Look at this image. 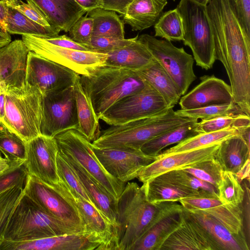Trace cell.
I'll return each instance as SVG.
<instances>
[{
	"label": "cell",
	"mask_w": 250,
	"mask_h": 250,
	"mask_svg": "<svg viewBox=\"0 0 250 250\" xmlns=\"http://www.w3.org/2000/svg\"><path fill=\"white\" fill-rule=\"evenodd\" d=\"M171 202L149 203L143 186L134 182L125 185L118 200L115 228L116 250H130Z\"/></svg>",
	"instance_id": "1"
},
{
	"label": "cell",
	"mask_w": 250,
	"mask_h": 250,
	"mask_svg": "<svg viewBox=\"0 0 250 250\" xmlns=\"http://www.w3.org/2000/svg\"><path fill=\"white\" fill-rule=\"evenodd\" d=\"M80 81L99 120L117 102L148 85L136 71L106 65L80 75Z\"/></svg>",
	"instance_id": "2"
},
{
	"label": "cell",
	"mask_w": 250,
	"mask_h": 250,
	"mask_svg": "<svg viewBox=\"0 0 250 250\" xmlns=\"http://www.w3.org/2000/svg\"><path fill=\"white\" fill-rule=\"evenodd\" d=\"M178 115L170 107L160 114L110 127L92 142L94 147L140 149L147 142L190 120Z\"/></svg>",
	"instance_id": "3"
},
{
	"label": "cell",
	"mask_w": 250,
	"mask_h": 250,
	"mask_svg": "<svg viewBox=\"0 0 250 250\" xmlns=\"http://www.w3.org/2000/svg\"><path fill=\"white\" fill-rule=\"evenodd\" d=\"M78 233L82 234L48 214L23 191L1 239L23 241Z\"/></svg>",
	"instance_id": "4"
},
{
	"label": "cell",
	"mask_w": 250,
	"mask_h": 250,
	"mask_svg": "<svg viewBox=\"0 0 250 250\" xmlns=\"http://www.w3.org/2000/svg\"><path fill=\"white\" fill-rule=\"evenodd\" d=\"M5 115L0 124L24 142L41 134L42 95L35 87L25 84L6 89Z\"/></svg>",
	"instance_id": "5"
},
{
	"label": "cell",
	"mask_w": 250,
	"mask_h": 250,
	"mask_svg": "<svg viewBox=\"0 0 250 250\" xmlns=\"http://www.w3.org/2000/svg\"><path fill=\"white\" fill-rule=\"evenodd\" d=\"M182 20L184 44L192 51L196 65L206 70L216 61L212 30L206 6L180 0L176 7Z\"/></svg>",
	"instance_id": "6"
},
{
	"label": "cell",
	"mask_w": 250,
	"mask_h": 250,
	"mask_svg": "<svg viewBox=\"0 0 250 250\" xmlns=\"http://www.w3.org/2000/svg\"><path fill=\"white\" fill-rule=\"evenodd\" d=\"M54 138L59 151L72 158L118 200L125 186V183L116 179L104 169L94 153L91 142L75 129L62 132Z\"/></svg>",
	"instance_id": "7"
},
{
	"label": "cell",
	"mask_w": 250,
	"mask_h": 250,
	"mask_svg": "<svg viewBox=\"0 0 250 250\" xmlns=\"http://www.w3.org/2000/svg\"><path fill=\"white\" fill-rule=\"evenodd\" d=\"M138 40L169 75L181 96L185 95L197 78L193 70L192 56L184 48L176 47L170 41L158 39L147 34L138 36Z\"/></svg>",
	"instance_id": "8"
},
{
	"label": "cell",
	"mask_w": 250,
	"mask_h": 250,
	"mask_svg": "<svg viewBox=\"0 0 250 250\" xmlns=\"http://www.w3.org/2000/svg\"><path fill=\"white\" fill-rule=\"evenodd\" d=\"M21 40L30 51L64 66L80 76L88 75L104 65L107 57L106 53L60 47L43 38L33 36L22 35Z\"/></svg>",
	"instance_id": "9"
},
{
	"label": "cell",
	"mask_w": 250,
	"mask_h": 250,
	"mask_svg": "<svg viewBox=\"0 0 250 250\" xmlns=\"http://www.w3.org/2000/svg\"><path fill=\"white\" fill-rule=\"evenodd\" d=\"M169 108L160 94L148 85L117 102L100 119L110 125H116L152 116Z\"/></svg>",
	"instance_id": "10"
},
{
	"label": "cell",
	"mask_w": 250,
	"mask_h": 250,
	"mask_svg": "<svg viewBox=\"0 0 250 250\" xmlns=\"http://www.w3.org/2000/svg\"><path fill=\"white\" fill-rule=\"evenodd\" d=\"M74 85L42 96L41 134L54 137L70 129L78 130Z\"/></svg>",
	"instance_id": "11"
},
{
	"label": "cell",
	"mask_w": 250,
	"mask_h": 250,
	"mask_svg": "<svg viewBox=\"0 0 250 250\" xmlns=\"http://www.w3.org/2000/svg\"><path fill=\"white\" fill-rule=\"evenodd\" d=\"M50 186L77 209L84 224L83 235L90 241L99 244V250H116L115 226L101 211L61 180L58 184Z\"/></svg>",
	"instance_id": "12"
},
{
	"label": "cell",
	"mask_w": 250,
	"mask_h": 250,
	"mask_svg": "<svg viewBox=\"0 0 250 250\" xmlns=\"http://www.w3.org/2000/svg\"><path fill=\"white\" fill-rule=\"evenodd\" d=\"M23 191L48 214L83 233L84 224L77 209L52 186L28 174Z\"/></svg>",
	"instance_id": "13"
},
{
	"label": "cell",
	"mask_w": 250,
	"mask_h": 250,
	"mask_svg": "<svg viewBox=\"0 0 250 250\" xmlns=\"http://www.w3.org/2000/svg\"><path fill=\"white\" fill-rule=\"evenodd\" d=\"M79 75L72 70L29 51L25 83L36 87L43 95L73 86Z\"/></svg>",
	"instance_id": "14"
},
{
	"label": "cell",
	"mask_w": 250,
	"mask_h": 250,
	"mask_svg": "<svg viewBox=\"0 0 250 250\" xmlns=\"http://www.w3.org/2000/svg\"><path fill=\"white\" fill-rule=\"evenodd\" d=\"M92 147L104 169L113 177L125 183L137 178L142 169L158 158L157 156H147L140 149Z\"/></svg>",
	"instance_id": "15"
},
{
	"label": "cell",
	"mask_w": 250,
	"mask_h": 250,
	"mask_svg": "<svg viewBox=\"0 0 250 250\" xmlns=\"http://www.w3.org/2000/svg\"><path fill=\"white\" fill-rule=\"evenodd\" d=\"M58 150L54 137L40 134L27 142L24 165L28 174L49 185L58 184Z\"/></svg>",
	"instance_id": "16"
},
{
	"label": "cell",
	"mask_w": 250,
	"mask_h": 250,
	"mask_svg": "<svg viewBox=\"0 0 250 250\" xmlns=\"http://www.w3.org/2000/svg\"><path fill=\"white\" fill-rule=\"evenodd\" d=\"M200 83L180 98L181 109L189 110L214 105H228L234 103L230 85L213 75L200 78Z\"/></svg>",
	"instance_id": "17"
},
{
	"label": "cell",
	"mask_w": 250,
	"mask_h": 250,
	"mask_svg": "<svg viewBox=\"0 0 250 250\" xmlns=\"http://www.w3.org/2000/svg\"><path fill=\"white\" fill-rule=\"evenodd\" d=\"M183 214L182 206L172 202L130 250H159L167 238L181 225Z\"/></svg>",
	"instance_id": "18"
},
{
	"label": "cell",
	"mask_w": 250,
	"mask_h": 250,
	"mask_svg": "<svg viewBox=\"0 0 250 250\" xmlns=\"http://www.w3.org/2000/svg\"><path fill=\"white\" fill-rule=\"evenodd\" d=\"M220 142L187 151L163 156L158 155L157 160L142 169L137 178L144 183L169 170L214 158Z\"/></svg>",
	"instance_id": "19"
},
{
	"label": "cell",
	"mask_w": 250,
	"mask_h": 250,
	"mask_svg": "<svg viewBox=\"0 0 250 250\" xmlns=\"http://www.w3.org/2000/svg\"><path fill=\"white\" fill-rule=\"evenodd\" d=\"M179 202L188 211H200L211 216L232 233L245 234L242 209L240 206L224 204L216 198L189 197L182 198Z\"/></svg>",
	"instance_id": "20"
},
{
	"label": "cell",
	"mask_w": 250,
	"mask_h": 250,
	"mask_svg": "<svg viewBox=\"0 0 250 250\" xmlns=\"http://www.w3.org/2000/svg\"><path fill=\"white\" fill-rule=\"evenodd\" d=\"M29 50L22 40H15L0 48V83L6 87L20 88L25 84Z\"/></svg>",
	"instance_id": "21"
},
{
	"label": "cell",
	"mask_w": 250,
	"mask_h": 250,
	"mask_svg": "<svg viewBox=\"0 0 250 250\" xmlns=\"http://www.w3.org/2000/svg\"><path fill=\"white\" fill-rule=\"evenodd\" d=\"M183 209L181 225L167 238L159 250H217L204 229Z\"/></svg>",
	"instance_id": "22"
},
{
	"label": "cell",
	"mask_w": 250,
	"mask_h": 250,
	"mask_svg": "<svg viewBox=\"0 0 250 250\" xmlns=\"http://www.w3.org/2000/svg\"><path fill=\"white\" fill-rule=\"evenodd\" d=\"M100 247L80 233L23 241L2 240L0 243V250H99Z\"/></svg>",
	"instance_id": "23"
},
{
	"label": "cell",
	"mask_w": 250,
	"mask_h": 250,
	"mask_svg": "<svg viewBox=\"0 0 250 250\" xmlns=\"http://www.w3.org/2000/svg\"><path fill=\"white\" fill-rule=\"evenodd\" d=\"M58 151L74 169L96 208L114 225L115 228L118 216V200L72 158Z\"/></svg>",
	"instance_id": "24"
},
{
	"label": "cell",
	"mask_w": 250,
	"mask_h": 250,
	"mask_svg": "<svg viewBox=\"0 0 250 250\" xmlns=\"http://www.w3.org/2000/svg\"><path fill=\"white\" fill-rule=\"evenodd\" d=\"M34 4L52 27L68 32L86 11L75 0H28Z\"/></svg>",
	"instance_id": "25"
},
{
	"label": "cell",
	"mask_w": 250,
	"mask_h": 250,
	"mask_svg": "<svg viewBox=\"0 0 250 250\" xmlns=\"http://www.w3.org/2000/svg\"><path fill=\"white\" fill-rule=\"evenodd\" d=\"M187 211L204 229L217 250H250L245 234L232 233L219 221L203 212Z\"/></svg>",
	"instance_id": "26"
},
{
	"label": "cell",
	"mask_w": 250,
	"mask_h": 250,
	"mask_svg": "<svg viewBox=\"0 0 250 250\" xmlns=\"http://www.w3.org/2000/svg\"><path fill=\"white\" fill-rule=\"evenodd\" d=\"M167 0H134L123 15L124 23L132 31H142L154 25L167 4Z\"/></svg>",
	"instance_id": "27"
},
{
	"label": "cell",
	"mask_w": 250,
	"mask_h": 250,
	"mask_svg": "<svg viewBox=\"0 0 250 250\" xmlns=\"http://www.w3.org/2000/svg\"><path fill=\"white\" fill-rule=\"evenodd\" d=\"M250 145L238 134L222 140L215 156L223 170L236 174L250 162Z\"/></svg>",
	"instance_id": "28"
},
{
	"label": "cell",
	"mask_w": 250,
	"mask_h": 250,
	"mask_svg": "<svg viewBox=\"0 0 250 250\" xmlns=\"http://www.w3.org/2000/svg\"><path fill=\"white\" fill-rule=\"evenodd\" d=\"M105 64L133 71L146 67L154 59L138 39L124 47L107 52Z\"/></svg>",
	"instance_id": "29"
},
{
	"label": "cell",
	"mask_w": 250,
	"mask_h": 250,
	"mask_svg": "<svg viewBox=\"0 0 250 250\" xmlns=\"http://www.w3.org/2000/svg\"><path fill=\"white\" fill-rule=\"evenodd\" d=\"M165 100L169 107L177 104L181 95L176 85L164 68L154 61L143 69L136 71Z\"/></svg>",
	"instance_id": "30"
},
{
	"label": "cell",
	"mask_w": 250,
	"mask_h": 250,
	"mask_svg": "<svg viewBox=\"0 0 250 250\" xmlns=\"http://www.w3.org/2000/svg\"><path fill=\"white\" fill-rule=\"evenodd\" d=\"M77 117L78 131L90 142H93L99 136V119L94 111L91 102L83 90L80 75L74 84Z\"/></svg>",
	"instance_id": "31"
},
{
	"label": "cell",
	"mask_w": 250,
	"mask_h": 250,
	"mask_svg": "<svg viewBox=\"0 0 250 250\" xmlns=\"http://www.w3.org/2000/svg\"><path fill=\"white\" fill-rule=\"evenodd\" d=\"M197 120L190 119L146 143L140 150L146 155L156 157L167 146L178 144L200 133L196 130Z\"/></svg>",
	"instance_id": "32"
},
{
	"label": "cell",
	"mask_w": 250,
	"mask_h": 250,
	"mask_svg": "<svg viewBox=\"0 0 250 250\" xmlns=\"http://www.w3.org/2000/svg\"><path fill=\"white\" fill-rule=\"evenodd\" d=\"M4 24L5 30L10 34L44 39L58 36L61 31L56 28L45 27L38 23L9 5Z\"/></svg>",
	"instance_id": "33"
},
{
	"label": "cell",
	"mask_w": 250,
	"mask_h": 250,
	"mask_svg": "<svg viewBox=\"0 0 250 250\" xmlns=\"http://www.w3.org/2000/svg\"><path fill=\"white\" fill-rule=\"evenodd\" d=\"M152 179L189 190L196 193L199 197L219 198L215 187L180 168L164 172Z\"/></svg>",
	"instance_id": "34"
},
{
	"label": "cell",
	"mask_w": 250,
	"mask_h": 250,
	"mask_svg": "<svg viewBox=\"0 0 250 250\" xmlns=\"http://www.w3.org/2000/svg\"><path fill=\"white\" fill-rule=\"evenodd\" d=\"M87 13L93 21L92 36L125 38L124 22L116 12L97 7Z\"/></svg>",
	"instance_id": "35"
},
{
	"label": "cell",
	"mask_w": 250,
	"mask_h": 250,
	"mask_svg": "<svg viewBox=\"0 0 250 250\" xmlns=\"http://www.w3.org/2000/svg\"><path fill=\"white\" fill-rule=\"evenodd\" d=\"M142 186L146 200L151 203L179 202L182 198L199 197L191 191L154 179L144 183Z\"/></svg>",
	"instance_id": "36"
},
{
	"label": "cell",
	"mask_w": 250,
	"mask_h": 250,
	"mask_svg": "<svg viewBox=\"0 0 250 250\" xmlns=\"http://www.w3.org/2000/svg\"><path fill=\"white\" fill-rule=\"evenodd\" d=\"M237 134V130L234 127L209 133H202L185 140L176 145L161 152L158 155L166 156L178 152L187 151L206 146Z\"/></svg>",
	"instance_id": "37"
},
{
	"label": "cell",
	"mask_w": 250,
	"mask_h": 250,
	"mask_svg": "<svg viewBox=\"0 0 250 250\" xmlns=\"http://www.w3.org/2000/svg\"><path fill=\"white\" fill-rule=\"evenodd\" d=\"M26 143L19 136L0 124V152L9 166L23 164L26 157Z\"/></svg>",
	"instance_id": "38"
},
{
	"label": "cell",
	"mask_w": 250,
	"mask_h": 250,
	"mask_svg": "<svg viewBox=\"0 0 250 250\" xmlns=\"http://www.w3.org/2000/svg\"><path fill=\"white\" fill-rule=\"evenodd\" d=\"M154 37L172 42L183 41V27L181 17L176 8L163 13L154 25Z\"/></svg>",
	"instance_id": "39"
},
{
	"label": "cell",
	"mask_w": 250,
	"mask_h": 250,
	"mask_svg": "<svg viewBox=\"0 0 250 250\" xmlns=\"http://www.w3.org/2000/svg\"><path fill=\"white\" fill-rule=\"evenodd\" d=\"M217 190L219 199L223 204L232 207L242 205L245 191L234 174L223 170Z\"/></svg>",
	"instance_id": "40"
},
{
	"label": "cell",
	"mask_w": 250,
	"mask_h": 250,
	"mask_svg": "<svg viewBox=\"0 0 250 250\" xmlns=\"http://www.w3.org/2000/svg\"><path fill=\"white\" fill-rule=\"evenodd\" d=\"M179 116L197 120H209L220 116H236L244 113L235 103L228 105H214L202 108L175 111ZM245 114V113H244Z\"/></svg>",
	"instance_id": "41"
},
{
	"label": "cell",
	"mask_w": 250,
	"mask_h": 250,
	"mask_svg": "<svg viewBox=\"0 0 250 250\" xmlns=\"http://www.w3.org/2000/svg\"><path fill=\"white\" fill-rule=\"evenodd\" d=\"M180 169L202 181L213 185L217 189L220 184L223 171L215 157Z\"/></svg>",
	"instance_id": "42"
},
{
	"label": "cell",
	"mask_w": 250,
	"mask_h": 250,
	"mask_svg": "<svg viewBox=\"0 0 250 250\" xmlns=\"http://www.w3.org/2000/svg\"><path fill=\"white\" fill-rule=\"evenodd\" d=\"M250 125V117L243 113L236 116H220L198 122L196 130L200 133L220 131L229 127L238 128Z\"/></svg>",
	"instance_id": "43"
},
{
	"label": "cell",
	"mask_w": 250,
	"mask_h": 250,
	"mask_svg": "<svg viewBox=\"0 0 250 250\" xmlns=\"http://www.w3.org/2000/svg\"><path fill=\"white\" fill-rule=\"evenodd\" d=\"M57 165L58 173L60 180L70 189L96 208L74 169L61 156L59 151L57 157Z\"/></svg>",
	"instance_id": "44"
},
{
	"label": "cell",
	"mask_w": 250,
	"mask_h": 250,
	"mask_svg": "<svg viewBox=\"0 0 250 250\" xmlns=\"http://www.w3.org/2000/svg\"><path fill=\"white\" fill-rule=\"evenodd\" d=\"M23 192V188L14 187L0 193V239Z\"/></svg>",
	"instance_id": "45"
},
{
	"label": "cell",
	"mask_w": 250,
	"mask_h": 250,
	"mask_svg": "<svg viewBox=\"0 0 250 250\" xmlns=\"http://www.w3.org/2000/svg\"><path fill=\"white\" fill-rule=\"evenodd\" d=\"M28 172L24 165L9 166L0 173V193L14 187L24 188Z\"/></svg>",
	"instance_id": "46"
},
{
	"label": "cell",
	"mask_w": 250,
	"mask_h": 250,
	"mask_svg": "<svg viewBox=\"0 0 250 250\" xmlns=\"http://www.w3.org/2000/svg\"><path fill=\"white\" fill-rule=\"evenodd\" d=\"M138 36L129 39L92 36L89 48L92 51L106 53L129 45Z\"/></svg>",
	"instance_id": "47"
},
{
	"label": "cell",
	"mask_w": 250,
	"mask_h": 250,
	"mask_svg": "<svg viewBox=\"0 0 250 250\" xmlns=\"http://www.w3.org/2000/svg\"><path fill=\"white\" fill-rule=\"evenodd\" d=\"M93 25V21L92 18L87 15L84 17L83 16L69 29L68 32L69 37L75 42L89 48L92 38Z\"/></svg>",
	"instance_id": "48"
},
{
	"label": "cell",
	"mask_w": 250,
	"mask_h": 250,
	"mask_svg": "<svg viewBox=\"0 0 250 250\" xmlns=\"http://www.w3.org/2000/svg\"><path fill=\"white\" fill-rule=\"evenodd\" d=\"M24 2L21 0L12 5H9L27 17L38 23L45 26H51L50 25L45 17L42 13L31 1L26 0Z\"/></svg>",
	"instance_id": "49"
},
{
	"label": "cell",
	"mask_w": 250,
	"mask_h": 250,
	"mask_svg": "<svg viewBox=\"0 0 250 250\" xmlns=\"http://www.w3.org/2000/svg\"><path fill=\"white\" fill-rule=\"evenodd\" d=\"M229 1L239 22L250 37V0H229Z\"/></svg>",
	"instance_id": "50"
},
{
	"label": "cell",
	"mask_w": 250,
	"mask_h": 250,
	"mask_svg": "<svg viewBox=\"0 0 250 250\" xmlns=\"http://www.w3.org/2000/svg\"><path fill=\"white\" fill-rule=\"evenodd\" d=\"M43 39L48 42L60 47L80 51H92L87 47L75 42L65 35Z\"/></svg>",
	"instance_id": "51"
},
{
	"label": "cell",
	"mask_w": 250,
	"mask_h": 250,
	"mask_svg": "<svg viewBox=\"0 0 250 250\" xmlns=\"http://www.w3.org/2000/svg\"><path fill=\"white\" fill-rule=\"evenodd\" d=\"M134 0H100L99 7L123 15Z\"/></svg>",
	"instance_id": "52"
},
{
	"label": "cell",
	"mask_w": 250,
	"mask_h": 250,
	"mask_svg": "<svg viewBox=\"0 0 250 250\" xmlns=\"http://www.w3.org/2000/svg\"><path fill=\"white\" fill-rule=\"evenodd\" d=\"M87 13L99 7L100 0H75Z\"/></svg>",
	"instance_id": "53"
},
{
	"label": "cell",
	"mask_w": 250,
	"mask_h": 250,
	"mask_svg": "<svg viewBox=\"0 0 250 250\" xmlns=\"http://www.w3.org/2000/svg\"><path fill=\"white\" fill-rule=\"evenodd\" d=\"M6 87L0 83V123L5 115Z\"/></svg>",
	"instance_id": "54"
},
{
	"label": "cell",
	"mask_w": 250,
	"mask_h": 250,
	"mask_svg": "<svg viewBox=\"0 0 250 250\" xmlns=\"http://www.w3.org/2000/svg\"><path fill=\"white\" fill-rule=\"evenodd\" d=\"M8 8V4L7 2L3 1H0V27L5 30L4 22L7 13Z\"/></svg>",
	"instance_id": "55"
},
{
	"label": "cell",
	"mask_w": 250,
	"mask_h": 250,
	"mask_svg": "<svg viewBox=\"0 0 250 250\" xmlns=\"http://www.w3.org/2000/svg\"><path fill=\"white\" fill-rule=\"evenodd\" d=\"M235 176L241 182L243 180H250V162H248Z\"/></svg>",
	"instance_id": "56"
},
{
	"label": "cell",
	"mask_w": 250,
	"mask_h": 250,
	"mask_svg": "<svg viewBox=\"0 0 250 250\" xmlns=\"http://www.w3.org/2000/svg\"><path fill=\"white\" fill-rule=\"evenodd\" d=\"M11 37L7 31L0 27V48L9 44Z\"/></svg>",
	"instance_id": "57"
},
{
	"label": "cell",
	"mask_w": 250,
	"mask_h": 250,
	"mask_svg": "<svg viewBox=\"0 0 250 250\" xmlns=\"http://www.w3.org/2000/svg\"><path fill=\"white\" fill-rule=\"evenodd\" d=\"M9 167L7 160L3 157L0 153V173L4 171Z\"/></svg>",
	"instance_id": "58"
},
{
	"label": "cell",
	"mask_w": 250,
	"mask_h": 250,
	"mask_svg": "<svg viewBox=\"0 0 250 250\" xmlns=\"http://www.w3.org/2000/svg\"><path fill=\"white\" fill-rule=\"evenodd\" d=\"M195 2L201 5L206 6L211 0H192Z\"/></svg>",
	"instance_id": "59"
},
{
	"label": "cell",
	"mask_w": 250,
	"mask_h": 250,
	"mask_svg": "<svg viewBox=\"0 0 250 250\" xmlns=\"http://www.w3.org/2000/svg\"><path fill=\"white\" fill-rule=\"evenodd\" d=\"M19 0H0V1H3L7 2L8 5H12L14 3L18 2Z\"/></svg>",
	"instance_id": "60"
},
{
	"label": "cell",
	"mask_w": 250,
	"mask_h": 250,
	"mask_svg": "<svg viewBox=\"0 0 250 250\" xmlns=\"http://www.w3.org/2000/svg\"><path fill=\"white\" fill-rule=\"evenodd\" d=\"M1 240H2L1 239H0V243L1 241Z\"/></svg>",
	"instance_id": "61"
},
{
	"label": "cell",
	"mask_w": 250,
	"mask_h": 250,
	"mask_svg": "<svg viewBox=\"0 0 250 250\" xmlns=\"http://www.w3.org/2000/svg\"><path fill=\"white\" fill-rule=\"evenodd\" d=\"M173 1H175V0H173Z\"/></svg>",
	"instance_id": "62"
}]
</instances>
